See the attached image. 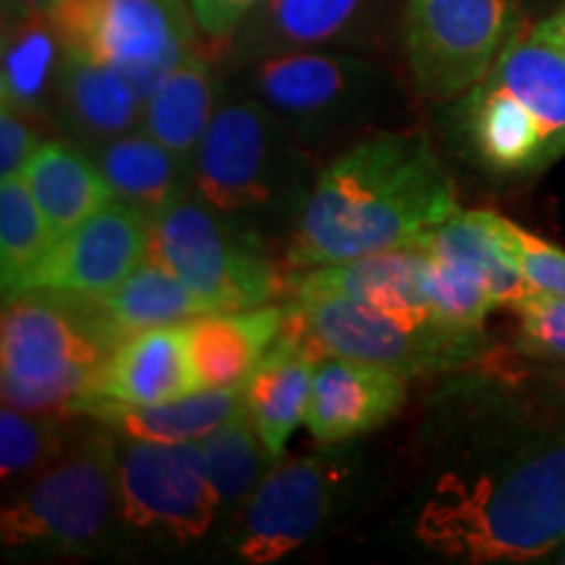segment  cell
Here are the masks:
<instances>
[{"label":"cell","instance_id":"6da1fadb","mask_svg":"<svg viewBox=\"0 0 565 565\" xmlns=\"http://www.w3.org/2000/svg\"><path fill=\"white\" fill-rule=\"evenodd\" d=\"M414 536L463 563L553 555L565 542V422L450 458L416 508Z\"/></svg>","mask_w":565,"mask_h":565},{"label":"cell","instance_id":"7a4b0ae2","mask_svg":"<svg viewBox=\"0 0 565 565\" xmlns=\"http://www.w3.org/2000/svg\"><path fill=\"white\" fill-rule=\"evenodd\" d=\"M458 207L433 141L383 131L330 162L307 192L288 246L294 270L353 263L424 242Z\"/></svg>","mask_w":565,"mask_h":565},{"label":"cell","instance_id":"3957f363","mask_svg":"<svg viewBox=\"0 0 565 565\" xmlns=\"http://www.w3.org/2000/svg\"><path fill=\"white\" fill-rule=\"evenodd\" d=\"M129 333L95 296L32 288L6 299L0 328L3 404L76 416Z\"/></svg>","mask_w":565,"mask_h":565},{"label":"cell","instance_id":"277c9868","mask_svg":"<svg viewBox=\"0 0 565 565\" xmlns=\"http://www.w3.org/2000/svg\"><path fill=\"white\" fill-rule=\"evenodd\" d=\"M92 422V419H89ZM100 424V422H95ZM118 433L100 424L32 477L3 508L0 534L6 550L87 553L108 536L118 511Z\"/></svg>","mask_w":565,"mask_h":565},{"label":"cell","instance_id":"5b68a950","mask_svg":"<svg viewBox=\"0 0 565 565\" xmlns=\"http://www.w3.org/2000/svg\"><path fill=\"white\" fill-rule=\"evenodd\" d=\"M147 257L179 275L207 312L265 307L286 291V280L263 242L189 194L150 217Z\"/></svg>","mask_w":565,"mask_h":565},{"label":"cell","instance_id":"8992f818","mask_svg":"<svg viewBox=\"0 0 565 565\" xmlns=\"http://www.w3.org/2000/svg\"><path fill=\"white\" fill-rule=\"evenodd\" d=\"M47 17L63 51L121 71L145 100L200 30L189 0H55Z\"/></svg>","mask_w":565,"mask_h":565},{"label":"cell","instance_id":"52a82bcc","mask_svg":"<svg viewBox=\"0 0 565 565\" xmlns=\"http://www.w3.org/2000/svg\"><path fill=\"white\" fill-rule=\"evenodd\" d=\"M288 294V301L324 356L383 366L404 377L471 366L487 356L484 333H461L450 328L416 330L338 294L307 288Z\"/></svg>","mask_w":565,"mask_h":565},{"label":"cell","instance_id":"ba28073f","mask_svg":"<svg viewBox=\"0 0 565 565\" xmlns=\"http://www.w3.org/2000/svg\"><path fill=\"white\" fill-rule=\"evenodd\" d=\"M519 30L511 0H406L404 51L424 97L454 103L490 74Z\"/></svg>","mask_w":565,"mask_h":565},{"label":"cell","instance_id":"9c48e42d","mask_svg":"<svg viewBox=\"0 0 565 565\" xmlns=\"http://www.w3.org/2000/svg\"><path fill=\"white\" fill-rule=\"evenodd\" d=\"M246 95L257 97L288 131L320 137L366 116L385 95V71L356 53L296 51L242 66Z\"/></svg>","mask_w":565,"mask_h":565},{"label":"cell","instance_id":"30bf717a","mask_svg":"<svg viewBox=\"0 0 565 565\" xmlns=\"http://www.w3.org/2000/svg\"><path fill=\"white\" fill-rule=\"evenodd\" d=\"M286 134L257 97L217 105L192 158L196 200L228 217L267 207L286 181Z\"/></svg>","mask_w":565,"mask_h":565},{"label":"cell","instance_id":"8fae6325","mask_svg":"<svg viewBox=\"0 0 565 565\" xmlns=\"http://www.w3.org/2000/svg\"><path fill=\"white\" fill-rule=\"evenodd\" d=\"M351 475L353 466L341 454L280 458L236 511L228 534L233 555L267 565L307 545L338 511Z\"/></svg>","mask_w":565,"mask_h":565},{"label":"cell","instance_id":"7c38bea8","mask_svg":"<svg viewBox=\"0 0 565 565\" xmlns=\"http://www.w3.org/2000/svg\"><path fill=\"white\" fill-rule=\"evenodd\" d=\"M118 511L131 529L189 545L223 511L194 443L129 440L118 458Z\"/></svg>","mask_w":565,"mask_h":565},{"label":"cell","instance_id":"4fadbf2b","mask_svg":"<svg viewBox=\"0 0 565 565\" xmlns=\"http://www.w3.org/2000/svg\"><path fill=\"white\" fill-rule=\"evenodd\" d=\"M393 0H263L228 40V61L242 68L296 51H359L383 30Z\"/></svg>","mask_w":565,"mask_h":565},{"label":"cell","instance_id":"5bb4252c","mask_svg":"<svg viewBox=\"0 0 565 565\" xmlns=\"http://www.w3.org/2000/svg\"><path fill=\"white\" fill-rule=\"evenodd\" d=\"M147 252L150 215L134 204L113 200L76 228L55 238L51 252L26 280L24 291L51 288L100 299L145 263Z\"/></svg>","mask_w":565,"mask_h":565},{"label":"cell","instance_id":"9a60e30c","mask_svg":"<svg viewBox=\"0 0 565 565\" xmlns=\"http://www.w3.org/2000/svg\"><path fill=\"white\" fill-rule=\"evenodd\" d=\"M429 249L422 242L387 249L353 263L299 270L286 280V291L338 294L380 312L406 328H445L433 312L427 294Z\"/></svg>","mask_w":565,"mask_h":565},{"label":"cell","instance_id":"2e32d148","mask_svg":"<svg viewBox=\"0 0 565 565\" xmlns=\"http://www.w3.org/2000/svg\"><path fill=\"white\" fill-rule=\"evenodd\" d=\"M322 356L324 351L307 333L299 312L288 301L286 328L244 383L246 416L275 463L307 419L315 372Z\"/></svg>","mask_w":565,"mask_h":565},{"label":"cell","instance_id":"e0dca14e","mask_svg":"<svg viewBox=\"0 0 565 565\" xmlns=\"http://www.w3.org/2000/svg\"><path fill=\"white\" fill-rule=\"evenodd\" d=\"M406 393L404 374L353 359L322 356L303 424L322 445L351 443L391 422L404 408Z\"/></svg>","mask_w":565,"mask_h":565},{"label":"cell","instance_id":"ac0fdd59","mask_svg":"<svg viewBox=\"0 0 565 565\" xmlns=\"http://www.w3.org/2000/svg\"><path fill=\"white\" fill-rule=\"evenodd\" d=\"M288 322V303L207 312L183 324L196 391L242 387L278 341Z\"/></svg>","mask_w":565,"mask_h":565},{"label":"cell","instance_id":"d6986e66","mask_svg":"<svg viewBox=\"0 0 565 565\" xmlns=\"http://www.w3.org/2000/svg\"><path fill=\"white\" fill-rule=\"evenodd\" d=\"M456 116L469 152L487 173L529 175L553 162L534 113L492 82L463 95Z\"/></svg>","mask_w":565,"mask_h":565},{"label":"cell","instance_id":"ffe728a7","mask_svg":"<svg viewBox=\"0 0 565 565\" xmlns=\"http://www.w3.org/2000/svg\"><path fill=\"white\" fill-rule=\"evenodd\" d=\"M183 324L139 330L124 338L105 364L89 401L152 406L194 393L196 383Z\"/></svg>","mask_w":565,"mask_h":565},{"label":"cell","instance_id":"44dd1931","mask_svg":"<svg viewBox=\"0 0 565 565\" xmlns=\"http://www.w3.org/2000/svg\"><path fill=\"white\" fill-rule=\"evenodd\" d=\"M141 108L145 97L121 71L63 51L53 110L84 150L137 131Z\"/></svg>","mask_w":565,"mask_h":565},{"label":"cell","instance_id":"7402d4cb","mask_svg":"<svg viewBox=\"0 0 565 565\" xmlns=\"http://www.w3.org/2000/svg\"><path fill=\"white\" fill-rule=\"evenodd\" d=\"M246 412L244 385L228 391H194L152 406H124L87 401L76 416H87L126 440L194 443Z\"/></svg>","mask_w":565,"mask_h":565},{"label":"cell","instance_id":"603a6c76","mask_svg":"<svg viewBox=\"0 0 565 565\" xmlns=\"http://www.w3.org/2000/svg\"><path fill=\"white\" fill-rule=\"evenodd\" d=\"M21 179L55 236L76 228L116 200L95 158L74 141H42L32 160L26 162Z\"/></svg>","mask_w":565,"mask_h":565},{"label":"cell","instance_id":"cb8c5ba5","mask_svg":"<svg viewBox=\"0 0 565 565\" xmlns=\"http://www.w3.org/2000/svg\"><path fill=\"white\" fill-rule=\"evenodd\" d=\"M217 110V74L207 55L192 47L171 74L150 92L139 129L192 162L196 147Z\"/></svg>","mask_w":565,"mask_h":565},{"label":"cell","instance_id":"d4e9b609","mask_svg":"<svg viewBox=\"0 0 565 565\" xmlns=\"http://www.w3.org/2000/svg\"><path fill=\"white\" fill-rule=\"evenodd\" d=\"M487 82L519 97L545 131L553 162L565 154V53L534 30H515Z\"/></svg>","mask_w":565,"mask_h":565},{"label":"cell","instance_id":"484cf974","mask_svg":"<svg viewBox=\"0 0 565 565\" xmlns=\"http://www.w3.org/2000/svg\"><path fill=\"white\" fill-rule=\"evenodd\" d=\"M116 200L158 215L192 186V162L181 160L145 131H129L87 150Z\"/></svg>","mask_w":565,"mask_h":565},{"label":"cell","instance_id":"4316f807","mask_svg":"<svg viewBox=\"0 0 565 565\" xmlns=\"http://www.w3.org/2000/svg\"><path fill=\"white\" fill-rule=\"evenodd\" d=\"M429 252L456 259L482 275L498 307H515L534 291L508 244L505 217L490 210H456L422 242Z\"/></svg>","mask_w":565,"mask_h":565},{"label":"cell","instance_id":"83f0119b","mask_svg":"<svg viewBox=\"0 0 565 565\" xmlns=\"http://www.w3.org/2000/svg\"><path fill=\"white\" fill-rule=\"evenodd\" d=\"M61 63L63 45L51 17L3 19V66H0L3 105L34 118L51 110Z\"/></svg>","mask_w":565,"mask_h":565},{"label":"cell","instance_id":"f1b7e54d","mask_svg":"<svg viewBox=\"0 0 565 565\" xmlns=\"http://www.w3.org/2000/svg\"><path fill=\"white\" fill-rule=\"evenodd\" d=\"M100 301L129 335L139 330L183 324L194 317L207 315V307L200 296L179 275L150 257H145V263L121 286L100 296Z\"/></svg>","mask_w":565,"mask_h":565},{"label":"cell","instance_id":"f546056e","mask_svg":"<svg viewBox=\"0 0 565 565\" xmlns=\"http://www.w3.org/2000/svg\"><path fill=\"white\" fill-rule=\"evenodd\" d=\"M55 231L21 175L0 181V275L3 301L24 291L26 280L55 244Z\"/></svg>","mask_w":565,"mask_h":565},{"label":"cell","instance_id":"4dcf8cb0","mask_svg":"<svg viewBox=\"0 0 565 565\" xmlns=\"http://www.w3.org/2000/svg\"><path fill=\"white\" fill-rule=\"evenodd\" d=\"M196 445H200L212 484L221 494L223 511H238L263 482L267 466L275 463L267 456L259 435L254 433L246 412L225 422L215 433L204 435Z\"/></svg>","mask_w":565,"mask_h":565},{"label":"cell","instance_id":"1f68e13d","mask_svg":"<svg viewBox=\"0 0 565 565\" xmlns=\"http://www.w3.org/2000/svg\"><path fill=\"white\" fill-rule=\"evenodd\" d=\"M68 414L21 412L3 404L0 412V477L3 482L32 479L66 450Z\"/></svg>","mask_w":565,"mask_h":565},{"label":"cell","instance_id":"d6a6232c","mask_svg":"<svg viewBox=\"0 0 565 565\" xmlns=\"http://www.w3.org/2000/svg\"><path fill=\"white\" fill-rule=\"evenodd\" d=\"M427 294L440 324L461 333H484L487 315L498 307L482 275L435 252H429Z\"/></svg>","mask_w":565,"mask_h":565},{"label":"cell","instance_id":"836d02e7","mask_svg":"<svg viewBox=\"0 0 565 565\" xmlns=\"http://www.w3.org/2000/svg\"><path fill=\"white\" fill-rule=\"evenodd\" d=\"M519 317L515 351L534 362L565 364V299L532 291L513 307Z\"/></svg>","mask_w":565,"mask_h":565},{"label":"cell","instance_id":"e575fe53","mask_svg":"<svg viewBox=\"0 0 565 565\" xmlns=\"http://www.w3.org/2000/svg\"><path fill=\"white\" fill-rule=\"evenodd\" d=\"M505 236L534 291H545L565 299V252L561 246L545 242L542 236L521 228V225L508 221V217Z\"/></svg>","mask_w":565,"mask_h":565},{"label":"cell","instance_id":"d590c367","mask_svg":"<svg viewBox=\"0 0 565 565\" xmlns=\"http://www.w3.org/2000/svg\"><path fill=\"white\" fill-rule=\"evenodd\" d=\"M40 145L34 116L3 105L0 108V179H17L24 173L26 162L32 160Z\"/></svg>","mask_w":565,"mask_h":565},{"label":"cell","instance_id":"8d00e7d4","mask_svg":"<svg viewBox=\"0 0 565 565\" xmlns=\"http://www.w3.org/2000/svg\"><path fill=\"white\" fill-rule=\"evenodd\" d=\"M259 3L263 0H189V9L204 38L225 42Z\"/></svg>","mask_w":565,"mask_h":565},{"label":"cell","instance_id":"74e56055","mask_svg":"<svg viewBox=\"0 0 565 565\" xmlns=\"http://www.w3.org/2000/svg\"><path fill=\"white\" fill-rule=\"evenodd\" d=\"M55 0H3V19L47 17Z\"/></svg>","mask_w":565,"mask_h":565},{"label":"cell","instance_id":"f35d334b","mask_svg":"<svg viewBox=\"0 0 565 565\" xmlns=\"http://www.w3.org/2000/svg\"><path fill=\"white\" fill-rule=\"evenodd\" d=\"M534 32L540 34V38H545L547 42H553V45H557L565 53V6L550 19L540 21V24L534 26Z\"/></svg>","mask_w":565,"mask_h":565},{"label":"cell","instance_id":"ab89813d","mask_svg":"<svg viewBox=\"0 0 565 565\" xmlns=\"http://www.w3.org/2000/svg\"><path fill=\"white\" fill-rule=\"evenodd\" d=\"M545 391L553 393L565 406V364H555V370L545 374Z\"/></svg>","mask_w":565,"mask_h":565},{"label":"cell","instance_id":"60d3db41","mask_svg":"<svg viewBox=\"0 0 565 565\" xmlns=\"http://www.w3.org/2000/svg\"><path fill=\"white\" fill-rule=\"evenodd\" d=\"M550 561H553V563H565V542H563V545H561V547H557V550H555V553H553V555H550Z\"/></svg>","mask_w":565,"mask_h":565}]
</instances>
